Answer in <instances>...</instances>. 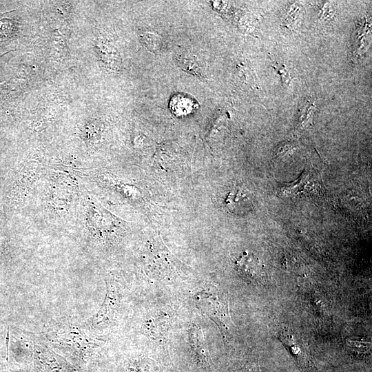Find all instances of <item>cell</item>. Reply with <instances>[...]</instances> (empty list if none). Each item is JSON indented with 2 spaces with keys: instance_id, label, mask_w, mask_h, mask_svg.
I'll return each instance as SVG.
<instances>
[{
  "instance_id": "cell-11",
  "label": "cell",
  "mask_w": 372,
  "mask_h": 372,
  "mask_svg": "<svg viewBox=\"0 0 372 372\" xmlns=\"http://www.w3.org/2000/svg\"><path fill=\"white\" fill-rule=\"evenodd\" d=\"M180 65L185 70L190 71L193 74L202 75L203 72L198 64L197 59L189 55H180L178 57Z\"/></svg>"
},
{
  "instance_id": "cell-2",
  "label": "cell",
  "mask_w": 372,
  "mask_h": 372,
  "mask_svg": "<svg viewBox=\"0 0 372 372\" xmlns=\"http://www.w3.org/2000/svg\"><path fill=\"white\" fill-rule=\"evenodd\" d=\"M197 309L217 325L225 339L231 335V320L225 293L216 286L205 283L192 292Z\"/></svg>"
},
{
  "instance_id": "cell-4",
  "label": "cell",
  "mask_w": 372,
  "mask_h": 372,
  "mask_svg": "<svg viewBox=\"0 0 372 372\" xmlns=\"http://www.w3.org/2000/svg\"><path fill=\"white\" fill-rule=\"evenodd\" d=\"M34 364L39 372H75L74 367L43 342L33 340Z\"/></svg>"
},
{
  "instance_id": "cell-9",
  "label": "cell",
  "mask_w": 372,
  "mask_h": 372,
  "mask_svg": "<svg viewBox=\"0 0 372 372\" xmlns=\"http://www.w3.org/2000/svg\"><path fill=\"white\" fill-rule=\"evenodd\" d=\"M188 342L197 358L201 362L207 361L205 340L203 331L196 324L188 330Z\"/></svg>"
},
{
  "instance_id": "cell-3",
  "label": "cell",
  "mask_w": 372,
  "mask_h": 372,
  "mask_svg": "<svg viewBox=\"0 0 372 372\" xmlns=\"http://www.w3.org/2000/svg\"><path fill=\"white\" fill-rule=\"evenodd\" d=\"M120 297L118 285L112 280H108L104 300L92 320V325L94 329H104L114 323L120 307Z\"/></svg>"
},
{
  "instance_id": "cell-8",
  "label": "cell",
  "mask_w": 372,
  "mask_h": 372,
  "mask_svg": "<svg viewBox=\"0 0 372 372\" xmlns=\"http://www.w3.org/2000/svg\"><path fill=\"white\" fill-rule=\"evenodd\" d=\"M169 325V316L164 312H159L150 316L145 326L148 335L155 340H161L167 336Z\"/></svg>"
},
{
  "instance_id": "cell-14",
  "label": "cell",
  "mask_w": 372,
  "mask_h": 372,
  "mask_svg": "<svg viewBox=\"0 0 372 372\" xmlns=\"http://www.w3.org/2000/svg\"><path fill=\"white\" fill-rule=\"evenodd\" d=\"M274 68L275 70L276 69L278 73L281 76L282 81L287 82L289 75L287 71L285 70V68H282V65L275 66Z\"/></svg>"
},
{
  "instance_id": "cell-1",
  "label": "cell",
  "mask_w": 372,
  "mask_h": 372,
  "mask_svg": "<svg viewBox=\"0 0 372 372\" xmlns=\"http://www.w3.org/2000/svg\"><path fill=\"white\" fill-rule=\"evenodd\" d=\"M43 335L50 345L81 361L104 344V340L88 336L78 325L68 321L53 324Z\"/></svg>"
},
{
  "instance_id": "cell-12",
  "label": "cell",
  "mask_w": 372,
  "mask_h": 372,
  "mask_svg": "<svg viewBox=\"0 0 372 372\" xmlns=\"http://www.w3.org/2000/svg\"><path fill=\"white\" fill-rule=\"evenodd\" d=\"M347 343L352 349L356 351H364L371 348V342L359 339H348Z\"/></svg>"
},
{
  "instance_id": "cell-7",
  "label": "cell",
  "mask_w": 372,
  "mask_h": 372,
  "mask_svg": "<svg viewBox=\"0 0 372 372\" xmlns=\"http://www.w3.org/2000/svg\"><path fill=\"white\" fill-rule=\"evenodd\" d=\"M227 208L233 213H242L248 211L251 206V196L243 187L232 188L225 199Z\"/></svg>"
},
{
  "instance_id": "cell-13",
  "label": "cell",
  "mask_w": 372,
  "mask_h": 372,
  "mask_svg": "<svg viewBox=\"0 0 372 372\" xmlns=\"http://www.w3.org/2000/svg\"><path fill=\"white\" fill-rule=\"evenodd\" d=\"M143 37V41H145L144 42L149 49L154 51L158 50L161 48L160 39L154 34L146 32Z\"/></svg>"
},
{
  "instance_id": "cell-10",
  "label": "cell",
  "mask_w": 372,
  "mask_h": 372,
  "mask_svg": "<svg viewBox=\"0 0 372 372\" xmlns=\"http://www.w3.org/2000/svg\"><path fill=\"white\" fill-rule=\"evenodd\" d=\"M196 103L192 97L183 94L174 96L170 101V107L177 115L189 114L195 108Z\"/></svg>"
},
{
  "instance_id": "cell-6",
  "label": "cell",
  "mask_w": 372,
  "mask_h": 372,
  "mask_svg": "<svg viewBox=\"0 0 372 372\" xmlns=\"http://www.w3.org/2000/svg\"><path fill=\"white\" fill-rule=\"evenodd\" d=\"M320 187V183L314 173L309 171L304 172L298 180L287 185L282 188V195L286 197L303 195H310L316 192Z\"/></svg>"
},
{
  "instance_id": "cell-5",
  "label": "cell",
  "mask_w": 372,
  "mask_h": 372,
  "mask_svg": "<svg viewBox=\"0 0 372 372\" xmlns=\"http://www.w3.org/2000/svg\"><path fill=\"white\" fill-rule=\"evenodd\" d=\"M237 271L247 280L265 283L266 272L259 258L254 254L244 251L235 262Z\"/></svg>"
}]
</instances>
